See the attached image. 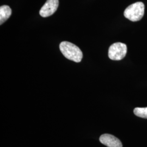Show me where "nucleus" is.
I'll return each instance as SVG.
<instances>
[{"label":"nucleus","mask_w":147,"mask_h":147,"mask_svg":"<svg viewBox=\"0 0 147 147\" xmlns=\"http://www.w3.org/2000/svg\"><path fill=\"white\" fill-rule=\"evenodd\" d=\"M59 5L58 0H47L40 9L39 14L44 18L49 17L57 11Z\"/></svg>","instance_id":"4"},{"label":"nucleus","mask_w":147,"mask_h":147,"mask_svg":"<svg viewBox=\"0 0 147 147\" xmlns=\"http://www.w3.org/2000/svg\"><path fill=\"white\" fill-rule=\"evenodd\" d=\"M134 114L136 116L147 119V107H136L134 110Z\"/></svg>","instance_id":"7"},{"label":"nucleus","mask_w":147,"mask_h":147,"mask_svg":"<svg viewBox=\"0 0 147 147\" xmlns=\"http://www.w3.org/2000/svg\"><path fill=\"white\" fill-rule=\"evenodd\" d=\"M127 53L126 44L116 42L111 45L109 49V57L112 60L119 61L124 58Z\"/></svg>","instance_id":"3"},{"label":"nucleus","mask_w":147,"mask_h":147,"mask_svg":"<svg viewBox=\"0 0 147 147\" xmlns=\"http://www.w3.org/2000/svg\"><path fill=\"white\" fill-rule=\"evenodd\" d=\"M59 49L65 58L76 63L81 61L83 54L78 47L71 42H62L59 45Z\"/></svg>","instance_id":"1"},{"label":"nucleus","mask_w":147,"mask_h":147,"mask_svg":"<svg viewBox=\"0 0 147 147\" xmlns=\"http://www.w3.org/2000/svg\"><path fill=\"white\" fill-rule=\"evenodd\" d=\"M144 14V5L142 2H137L128 6L124 12V16L130 21H140Z\"/></svg>","instance_id":"2"},{"label":"nucleus","mask_w":147,"mask_h":147,"mask_svg":"<svg viewBox=\"0 0 147 147\" xmlns=\"http://www.w3.org/2000/svg\"><path fill=\"white\" fill-rule=\"evenodd\" d=\"M100 142L107 147H123L121 141L110 134L102 135L99 138Z\"/></svg>","instance_id":"5"},{"label":"nucleus","mask_w":147,"mask_h":147,"mask_svg":"<svg viewBox=\"0 0 147 147\" xmlns=\"http://www.w3.org/2000/svg\"><path fill=\"white\" fill-rule=\"evenodd\" d=\"M11 14V9L8 5H2L0 7V24L7 21Z\"/></svg>","instance_id":"6"}]
</instances>
